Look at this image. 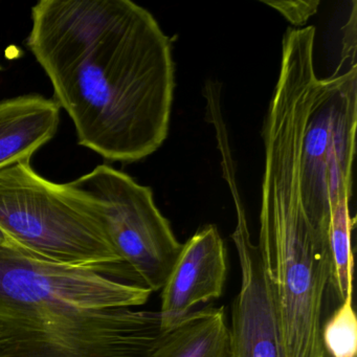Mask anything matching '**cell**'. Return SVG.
Masks as SVG:
<instances>
[{
	"label": "cell",
	"mask_w": 357,
	"mask_h": 357,
	"mask_svg": "<svg viewBox=\"0 0 357 357\" xmlns=\"http://www.w3.org/2000/svg\"><path fill=\"white\" fill-rule=\"evenodd\" d=\"M26 47L78 144L104 160L135 162L168 137L175 76L169 37L130 0H40Z\"/></svg>",
	"instance_id": "cell-1"
},
{
	"label": "cell",
	"mask_w": 357,
	"mask_h": 357,
	"mask_svg": "<svg viewBox=\"0 0 357 357\" xmlns=\"http://www.w3.org/2000/svg\"><path fill=\"white\" fill-rule=\"evenodd\" d=\"M265 171L257 244L273 286L285 357H328L324 304L332 283L329 234L313 225L301 196L296 123L263 128Z\"/></svg>",
	"instance_id": "cell-2"
},
{
	"label": "cell",
	"mask_w": 357,
	"mask_h": 357,
	"mask_svg": "<svg viewBox=\"0 0 357 357\" xmlns=\"http://www.w3.org/2000/svg\"><path fill=\"white\" fill-rule=\"evenodd\" d=\"M0 229L39 258L135 284L108 236L101 202L75 181H49L31 160L0 170Z\"/></svg>",
	"instance_id": "cell-3"
},
{
	"label": "cell",
	"mask_w": 357,
	"mask_h": 357,
	"mask_svg": "<svg viewBox=\"0 0 357 357\" xmlns=\"http://www.w3.org/2000/svg\"><path fill=\"white\" fill-rule=\"evenodd\" d=\"M356 125V64L325 79L313 73L298 132V181L309 219L327 231L336 204L352 196Z\"/></svg>",
	"instance_id": "cell-4"
},
{
	"label": "cell",
	"mask_w": 357,
	"mask_h": 357,
	"mask_svg": "<svg viewBox=\"0 0 357 357\" xmlns=\"http://www.w3.org/2000/svg\"><path fill=\"white\" fill-rule=\"evenodd\" d=\"M147 288L81 267L0 245V323L75 311L132 308L149 300Z\"/></svg>",
	"instance_id": "cell-5"
},
{
	"label": "cell",
	"mask_w": 357,
	"mask_h": 357,
	"mask_svg": "<svg viewBox=\"0 0 357 357\" xmlns=\"http://www.w3.org/2000/svg\"><path fill=\"white\" fill-rule=\"evenodd\" d=\"M160 313L112 308L0 323V357H150Z\"/></svg>",
	"instance_id": "cell-6"
},
{
	"label": "cell",
	"mask_w": 357,
	"mask_h": 357,
	"mask_svg": "<svg viewBox=\"0 0 357 357\" xmlns=\"http://www.w3.org/2000/svg\"><path fill=\"white\" fill-rule=\"evenodd\" d=\"M74 181L101 202L108 236L135 284L160 291L183 244L156 206L151 188L105 164Z\"/></svg>",
	"instance_id": "cell-7"
},
{
	"label": "cell",
	"mask_w": 357,
	"mask_h": 357,
	"mask_svg": "<svg viewBox=\"0 0 357 357\" xmlns=\"http://www.w3.org/2000/svg\"><path fill=\"white\" fill-rule=\"evenodd\" d=\"M231 239L239 260L241 285L229 328L231 357H285L273 286L239 202Z\"/></svg>",
	"instance_id": "cell-8"
},
{
	"label": "cell",
	"mask_w": 357,
	"mask_h": 357,
	"mask_svg": "<svg viewBox=\"0 0 357 357\" xmlns=\"http://www.w3.org/2000/svg\"><path fill=\"white\" fill-rule=\"evenodd\" d=\"M227 273V252L216 225H204L185 244L162 286L164 330L193 312L194 307L220 298Z\"/></svg>",
	"instance_id": "cell-9"
},
{
	"label": "cell",
	"mask_w": 357,
	"mask_h": 357,
	"mask_svg": "<svg viewBox=\"0 0 357 357\" xmlns=\"http://www.w3.org/2000/svg\"><path fill=\"white\" fill-rule=\"evenodd\" d=\"M59 107L41 95H22L0 101V170L31 160L55 137Z\"/></svg>",
	"instance_id": "cell-10"
},
{
	"label": "cell",
	"mask_w": 357,
	"mask_h": 357,
	"mask_svg": "<svg viewBox=\"0 0 357 357\" xmlns=\"http://www.w3.org/2000/svg\"><path fill=\"white\" fill-rule=\"evenodd\" d=\"M225 308L193 311L165 330L150 357H231Z\"/></svg>",
	"instance_id": "cell-11"
},
{
	"label": "cell",
	"mask_w": 357,
	"mask_h": 357,
	"mask_svg": "<svg viewBox=\"0 0 357 357\" xmlns=\"http://www.w3.org/2000/svg\"><path fill=\"white\" fill-rule=\"evenodd\" d=\"M351 197L344 196L332 212L329 225V246L332 262L331 286L340 303L352 296L353 267L352 229L354 218L350 213Z\"/></svg>",
	"instance_id": "cell-12"
},
{
	"label": "cell",
	"mask_w": 357,
	"mask_h": 357,
	"mask_svg": "<svg viewBox=\"0 0 357 357\" xmlns=\"http://www.w3.org/2000/svg\"><path fill=\"white\" fill-rule=\"evenodd\" d=\"M321 336L328 357L357 356V317L352 296L340 302L324 321Z\"/></svg>",
	"instance_id": "cell-13"
},
{
	"label": "cell",
	"mask_w": 357,
	"mask_h": 357,
	"mask_svg": "<svg viewBox=\"0 0 357 357\" xmlns=\"http://www.w3.org/2000/svg\"><path fill=\"white\" fill-rule=\"evenodd\" d=\"M269 7L273 8L282 16L286 18L292 26H303L308 22L311 16L317 12L319 6V0L308 1H262Z\"/></svg>",
	"instance_id": "cell-14"
},
{
	"label": "cell",
	"mask_w": 357,
	"mask_h": 357,
	"mask_svg": "<svg viewBox=\"0 0 357 357\" xmlns=\"http://www.w3.org/2000/svg\"><path fill=\"white\" fill-rule=\"evenodd\" d=\"M0 245L9 246V248H18L15 244L12 242V240L0 229Z\"/></svg>",
	"instance_id": "cell-15"
}]
</instances>
